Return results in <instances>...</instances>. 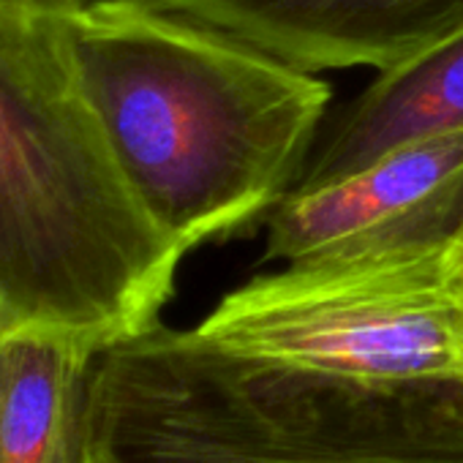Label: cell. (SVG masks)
Returning <instances> with one entry per match:
<instances>
[{"label":"cell","mask_w":463,"mask_h":463,"mask_svg":"<svg viewBox=\"0 0 463 463\" xmlns=\"http://www.w3.org/2000/svg\"><path fill=\"white\" fill-rule=\"evenodd\" d=\"M50 12L120 172L185 254L249 232L298 185L333 96L314 71L156 0Z\"/></svg>","instance_id":"obj_1"},{"label":"cell","mask_w":463,"mask_h":463,"mask_svg":"<svg viewBox=\"0 0 463 463\" xmlns=\"http://www.w3.org/2000/svg\"><path fill=\"white\" fill-rule=\"evenodd\" d=\"M185 251L147 215L50 9H0V335L93 352L161 322Z\"/></svg>","instance_id":"obj_2"},{"label":"cell","mask_w":463,"mask_h":463,"mask_svg":"<svg viewBox=\"0 0 463 463\" xmlns=\"http://www.w3.org/2000/svg\"><path fill=\"white\" fill-rule=\"evenodd\" d=\"M90 428L115 463H463V384L257 365L158 322L93 354Z\"/></svg>","instance_id":"obj_3"},{"label":"cell","mask_w":463,"mask_h":463,"mask_svg":"<svg viewBox=\"0 0 463 463\" xmlns=\"http://www.w3.org/2000/svg\"><path fill=\"white\" fill-rule=\"evenodd\" d=\"M444 241L292 260L223 295L188 333L257 365L373 384H463Z\"/></svg>","instance_id":"obj_4"},{"label":"cell","mask_w":463,"mask_h":463,"mask_svg":"<svg viewBox=\"0 0 463 463\" xmlns=\"http://www.w3.org/2000/svg\"><path fill=\"white\" fill-rule=\"evenodd\" d=\"M463 215V134L392 150L327 183L295 185L265 218V260H306L447 238Z\"/></svg>","instance_id":"obj_5"},{"label":"cell","mask_w":463,"mask_h":463,"mask_svg":"<svg viewBox=\"0 0 463 463\" xmlns=\"http://www.w3.org/2000/svg\"><path fill=\"white\" fill-rule=\"evenodd\" d=\"M306 69H390L463 25V0H156Z\"/></svg>","instance_id":"obj_6"},{"label":"cell","mask_w":463,"mask_h":463,"mask_svg":"<svg viewBox=\"0 0 463 463\" xmlns=\"http://www.w3.org/2000/svg\"><path fill=\"white\" fill-rule=\"evenodd\" d=\"M463 134V25L382 69L319 134L298 185L327 183L406 145Z\"/></svg>","instance_id":"obj_7"},{"label":"cell","mask_w":463,"mask_h":463,"mask_svg":"<svg viewBox=\"0 0 463 463\" xmlns=\"http://www.w3.org/2000/svg\"><path fill=\"white\" fill-rule=\"evenodd\" d=\"M93 349L0 335V463H93Z\"/></svg>","instance_id":"obj_8"},{"label":"cell","mask_w":463,"mask_h":463,"mask_svg":"<svg viewBox=\"0 0 463 463\" xmlns=\"http://www.w3.org/2000/svg\"><path fill=\"white\" fill-rule=\"evenodd\" d=\"M441 276L449 300L458 311V319L463 325V215L458 218V223L452 226L441 246Z\"/></svg>","instance_id":"obj_9"},{"label":"cell","mask_w":463,"mask_h":463,"mask_svg":"<svg viewBox=\"0 0 463 463\" xmlns=\"http://www.w3.org/2000/svg\"><path fill=\"white\" fill-rule=\"evenodd\" d=\"M0 9H44L42 0H0Z\"/></svg>","instance_id":"obj_10"},{"label":"cell","mask_w":463,"mask_h":463,"mask_svg":"<svg viewBox=\"0 0 463 463\" xmlns=\"http://www.w3.org/2000/svg\"><path fill=\"white\" fill-rule=\"evenodd\" d=\"M71 4H85V0H42L44 9H52V6H71Z\"/></svg>","instance_id":"obj_11"},{"label":"cell","mask_w":463,"mask_h":463,"mask_svg":"<svg viewBox=\"0 0 463 463\" xmlns=\"http://www.w3.org/2000/svg\"><path fill=\"white\" fill-rule=\"evenodd\" d=\"M93 463H115L107 452H101L99 447H93Z\"/></svg>","instance_id":"obj_12"}]
</instances>
